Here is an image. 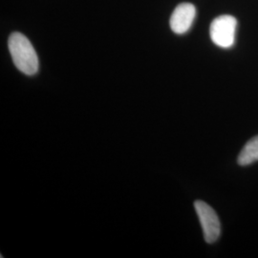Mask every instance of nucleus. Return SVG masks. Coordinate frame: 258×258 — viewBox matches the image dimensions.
Here are the masks:
<instances>
[{"instance_id": "nucleus-1", "label": "nucleus", "mask_w": 258, "mask_h": 258, "mask_svg": "<svg viewBox=\"0 0 258 258\" xmlns=\"http://www.w3.org/2000/svg\"><path fill=\"white\" fill-rule=\"evenodd\" d=\"M10 54L20 72L33 76L38 71V57L35 48L24 35L15 32L8 40Z\"/></svg>"}, {"instance_id": "nucleus-2", "label": "nucleus", "mask_w": 258, "mask_h": 258, "mask_svg": "<svg viewBox=\"0 0 258 258\" xmlns=\"http://www.w3.org/2000/svg\"><path fill=\"white\" fill-rule=\"evenodd\" d=\"M237 20L230 15H223L211 24L210 35L212 42L221 48H231L235 42Z\"/></svg>"}, {"instance_id": "nucleus-3", "label": "nucleus", "mask_w": 258, "mask_h": 258, "mask_svg": "<svg viewBox=\"0 0 258 258\" xmlns=\"http://www.w3.org/2000/svg\"><path fill=\"white\" fill-rule=\"evenodd\" d=\"M194 208L203 230L204 238L209 244L214 243L221 233L220 221L216 212L211 206L200 200L194 202Z\"/></svg>"}, {"instance_id": "nucleus-4", "label": "nucleus", "mask_w": 258, "mask_h": 258, "mask_svg": "<svg viewBox=\"0 0 258 258\" xmlns=\"http://www.w3.org/2000/svg\"><path fill=\"white\" fill-rule=\"evenodd\" d=\"M196 8L190 3H182L176 7L170 18V28L178 35L186 33L194 23Z\"/></svg>"}, {"instance_id": "nucleus-5", "label": "nucleus", "mask_w": 258, "mask_h": 258, "mask_svg": "<svg viewBox=\"0 0 258 258\" xmlns=\"http://www.w3.org/2000/svg\"><path fill=\"white\" fill-rule=\"evenodd\" d=\"M258 161V136L250 139L238 155V165L249 166Z\"/></svg>"}]
</instances>
